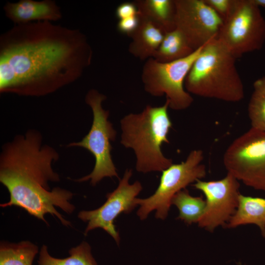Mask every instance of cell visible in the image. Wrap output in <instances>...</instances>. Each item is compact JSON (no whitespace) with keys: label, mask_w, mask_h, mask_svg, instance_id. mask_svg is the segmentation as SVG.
I'll use <instances>...</instances> for the list:
<instances>
[{"label":"cell","mask_w":265,"mask_h":265,"mask_svg":"<svg viewBox=\"0 0 265 265\" xmlns=\"http://www.w3.org/2000/svg\"><path fill=\"white\" fill-rule=\"evenodd\" d=\"M176 29L194 50L217 38L223 20L204 0H175Z\"/></svg>","instance_id":"cell-11"},{"label":"cell","mask_w":265,"mask_h":265,"mask_svg":"<svg viewBox=\"0 0 265 265\" xmlns=\"http://www.w3.org/2000/svg\"><path fill=\"white\" fill-rule=\"evenodd\" d=\"M138 15L147 20L165 33L176 29L175 0H137Z\"/></svg>","instance_id":"cell-16"},{"label":"cell","mask_w":265,"mask_h":265,"mask_svg":"<svg viewBox=\"0 0 265 265\" xmlns=\"http://www.w3.org/2000/svg\"><path fill=\"white\" fill-rule=\"evenodd\" d=\"M106 99V95L96 89H91L88 91L85 97V102L92 111L91 127L81 141L70 143L67 145V147L84 148L94 156L95 162L92 172L75 180L78 182L90 180V184L93 186L104 178H118L111 155V142L115 140L117 132L108 120L109 111L104 109L102 106V103Z\"/></svg>","instance_id":"cell-5"},{"label":"cell","mask_w":265,"mask_h":265,"mask_svg":"<svg viewBox=\"0 0 265 265\" xmlns=\"http://www.w3.org/2000/svg\"><path fill=\"white\" fill-rule=\"evenodd\" d=\"M138 11L134 2H124L119 4L115 11L116 17L119 20L138 15Z\"/></svg>","instance_id":"cell-23"},{"label":"cell","mask_w":265,"mask_h":265,"mask_svg":"<svg viewBox=\"0 0 265 265\" xmlns=\"http://www.w3.org/2000/svg\"><path fill=\"white\" fill-rule=\"evenodd\" d=\"M217 38L237 59L262 49L265 19L253 0H233Z\"/></svg>","instance_id":"cell-7"},{"label":"cell","mask_w":265,"mask_h":265,"mask_svg":"<svg viewBox=\"0 0 265 265\" xmlns=\"http://www.w3.org/2000/svg\"><path fill=\"white\" fill-rule=\"evenodd\" d=\"M92 56L79 29L47 21L14 24L0 36V93H53L80 78Z\"/></svg>","instance_id":"cell-1"},{"label":"cell","mask_w":265,"mask_h":265,"mask_svg":"<svg viewBox=\"0 0 265 265\" xmlns=\"http://www.w3.org/2000/svg\"><path fill=\"white\" fill-rule=\"evenodd\" d=\"M168 108L167 101L160 106L147 105L142 112L130 113L120 120V143L134 151L138 172H162L173 163L161 150L163 143H169L168 135L172 128Z\"/></svg>","instance_id":"cell-3"},{"label":"cell","mask_w":265,"mask_h":265,"mask_svg":"<svg viewBox=\"0 0 265 265\" xmlns=\"http://www.w3.org/2000/svg\"><path fill=\"white\" fill-rule=\"evenodd\" d=\"M132 174V169H126L117 188L106 194V200L100 207L92 211L80 212L78 218L87 222L85 235L92 230L102 228L111 236L118 244L119 243L120 236L114 221L121 213H128L137 206L135 200L142 189L139 181L130 184Z\"/></svg>","instance_id":"cell-10"},{"label":"cell","mask_w":265,"mask_h":265,"mask_svg":"<svg viewBox=\"0 0 265 265\" xmlns=\"http://www.w3.org/2000/svg\"><path fill=\"white\" fill-rule=\"evenodd\" d=\"M171 203L179 210L177 219L189 225L199 222L206 205V200L202 197H193L186 188L176 193L172 198Z\"/></svg>","instance_id":"cell-20"},{"label":"cell","mask_w":265,"mask_h":265,"mask_svg":"<svg viewBox=\"0 0 265 265\" xmlns=\"http://www.w3.org/2000/svg\"><path fill=\"white\" fill-rule=\"evenodd\" d=\"M203 160V152L200 149L193 150L185 161L173 163L163 170L155 193L147 198H136L135 200L136 205L140 206L137 212L139 218L145 219L151 212L156 210V217L165 219L174 196L189 184L206 176V168Z\"/></svg>","instance_id":"cell-8"},{"label":"cell","mask_w":265,"mask_h":265,"mask_svg":"<svg viewBox=\"0 0 265 265\" xmlns=\"http://www.w3.org/2000/svg\"><path fill=\"white\" fill-rule=\"evenodd\" d=\"M203 47L185 57L171 62H160L153 57L146 60L141 74L144 90L155 97L165 95L169 107L173 110L188 108L193 98L185 90V81Z\"/></svg>","instance_id":"cell-6"},{"label":"cell","mask_w":265,"mask_h":265,"mask_svg":"<svg viewBox=\"0 0 265 265\" xmlns=\"http://www.w3.org/2000/svg\"><path fill=\"white\" fill-rule=\"evenodd\" d=\"M38 247L27 240L0 244V265H32Z\"/></svg>","instance_id":"cell-19"},{"label":"cell","mask_w":265,"mask_h":265,"mask_svg":"<svg viewBox=\"0 0 265 265\" xmlns=\"http://www.w3.org/2000/svg\"><path fill=\"white\" fill-rule=\"evenodd\" d=\"M139 22L138 15L119 20L117 29L119 32L130 37L137 28Z\"/></svg>","instance_id":"cell-22"},{"label":"cell","mask_w":265,"mask_h":265,"mask_svg":"<svg viewBox=\"0 0 265 265\" xmlns=\"http://www.w3.org/2000/svg\"><path fill=\"white\" fill-rule=\"evenodd\" d=\"M248 106L251 128L265 131V76L254 82Z\"/></svg>","instance_id":"cell-21"},{"label":"cell","mask_w":265,"mask_h":265,"mask_svg":"<svg viewBox=\"0 0 265 265\" xmlns=\"http://www.w3.org/2000/svg\"><path fill=\"white\" fill-rule=\"evenodd\" d=\"M193 186L206 197L205 210L198 226L211 232L219 226L225 227L238 206L240 194L239 181L227 173L219 180H198Z\"/></svg>","instance_id":"cell-12"},{"label":"cell","mask_w":265,"mask_h":265,"mask_svg":"<svg viewBox=\"0 0 265 265\" xmlns=\"http://www.w3.org/2000/svg\"><path fill=\"white\" fill-rule=\"evenodd\" d=\"M223 161L238 181L265 192V131L250 128L229 145Z\"/></svg>","instance_id":"cell-9"},{"label":"cell","mask_w":265,"mask_h":265,"mask_svg":"<svg viewBox=\"0 0 265 265\" xmlns=\"http://www.w3.org/2000/svg\"><path fill=\"white\" fill-rule=\"evenodd\" d=\"M139 18V25L130 37L128 51L135 57L146 60L154 57L165 33L151 22Z\"/></svg>","instance_id":"cell-14"},{"label":"cell","mask_w":265,"mask_h":265,"mask_svg":"<svg viewBox=\"0 0 265 265\" xmlns=\"http://www.w3.org/2000/svg\"><path fill=\"white\" fill-rule=\"evenodd\" d=\"M236 58L217 38L203 46L185 81L190 94L230 103L244 98L243 83Z\"/></svg>","instance_id":"cell-4"},{"label":"cell","mask_w":265,"mask_h":265,"mask_svg":"<svg viewBox=\"0 0 265 265\" xmlns=\"http://www.w3.org/2000/svg\"><path fill=\"white\" fill-rule=\"evenodd\" d=\"M42 142L41 133L30 129L2 146L0 182L7 189L10 199L0 206L20 207L48 225L44 216L50 213L63 225L70 226L71 222L55 207L68 214L73 212L75 207L70 201L74 194L59 187L51 189L50 182L60 180L52 167L59 155L53 148L43 145Z\"/></svg>","instance_id":"cell-2"},{"label":"cell","mask_w":265,"mask_h":265,"mask_svg":"<svg viewBox=\"0 0 265 265\" xmlns=\"http://www.w3.org/2000/svg\"><path fill=\"white\" fill-rule=\"evenodd\" d=\"M3 10L7 18L14 24L43 21H55L62 17L60 7L53 0H20L16 2H7L3 6Z\"/></svg>","instance_id":"cell-13"},{"label":"cell","mask_w":265,"mask_h":265,"mask_svg":"<svg viewBox=\"0 0 265 265\" xmlns=\"http://www.w3.org/2000/svg\"><path fill=\"white\" fill-rule=\"evenodd\" d=\"M239 265H241V264H239Z\"/></svg>","instance_id":"cell-26"},{"label":"cell","mask_w":265,"mask_h":265,"mask_svg":"<svg viewBox=\"0 0 265 265\" xmlns=\"http://www.w3.org/2000/svg\"><path fill=\"white\" fill-rule=\"evenodd\" d=\"M194 51L181 33L175 29L165 33L153 58L160 62H168L185 57Z\"/></svg>","instance_id":"cell-18"},{"label":"cell","mask_w":265,"mask_h":265,"mask_svg":"<svg viewBox=\"0 0 265 265\" xmlns=\"http://www.w3.org/2000/svg\"><path fill=\"white\" fill-rule=\"evenodd\" d=\"M204 1L223 20L231 8L233 0H204Z\"/></svg>","instance_id":"cell-24"},{"label":"cell","mask_w":265,"mask_h":265,"mask_svg":"<svg viewBox=\"0 0 265 265\" xmlns=\"http://www.w3.org/2000/svg\"><path fill=\"white\" fill-rule=\"evenodd\" d=\"M256 225L265 238V198L240 194L237 210L224 227Z\"/></svg>","instance_id":"cell-15"},{"label":"cell","mask_w":265,"mask_h":265,"mask_svg":"<svg viewBox=\"0 0 265 265\" xmlns=\"http://www.w3.org/2000/svg\"><path fill=\"white\" fill-rule=\"evenodd\" d=\"M68 253L69 256L67 258H54L49 253L47 246L43 245L39 252L37 265H97L91 247L86 241L71 248Z\"/></svg>","instance_id":"cell-17"},{"label":"cell","mask_w":265,"mask_h":265,"mask_svg":"<svg viewBox=\"0 0 265 265\" xmlns=\"http://www.w3.org/2000/svg\"><path fill=\"white\" fill-rule=\"evenodd\" d=\"M259 6L265 7V0H253Z\"/></svg>","instance_id":"cell-25"}]
</instances>
